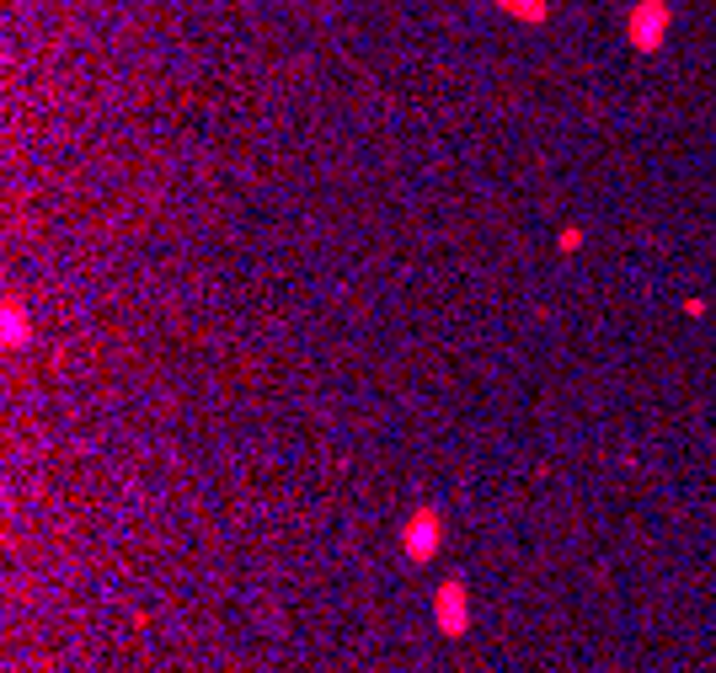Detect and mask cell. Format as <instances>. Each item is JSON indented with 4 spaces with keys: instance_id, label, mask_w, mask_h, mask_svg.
I'll list each match as a JSON object with an SVG mask.
<instances>
[{
    "instance_id": "6da1fadb",
    "label": "cell",
    "mask_w": 716,
    "mask_h": 673,
    "mask_svg": "<svg viewBox=\"0 0 716 673\" xmlns=\"http://www.w3.org/2000/svg\"><path fill=\"white\" fill-rule=\"evenodd\" d=\"M433 545H439V519H433V513H417V519L407 524V551H412V561H428Z\"/></svg>"
},
{
    "instance_id": "3957f363",
    "label": "cell",
    "mask_w": 716,
    "mask_h": 673,
    "mask_svg": "<svg viewBox=\"0 0 716 673\" xmlns=\"http://www.w3.org/2000/svg\"><path fill=\"white\" fill-rule=\"evenodd\" d=\"M658 27H663V11H647V17L636 22V38H642V43H652V38H658Z\"/></svg>"
},
{
    "instance_id": "7a4b0ae2",
    "label": "cell",
    "mask_w": 716,
    "mask_h": 673,
    "mask_svg": "<svg viewBox=\"0 0 716 673\" xmlns=\"http://www.w3.org/2000/svg\"><path fill=\"white\" fill-rule=\"evenodd\" d=\"M465 620H471V615H465V593H460V583L439 588V625H444L449 636H460Z\"/></svg>"
}]
</instances>
